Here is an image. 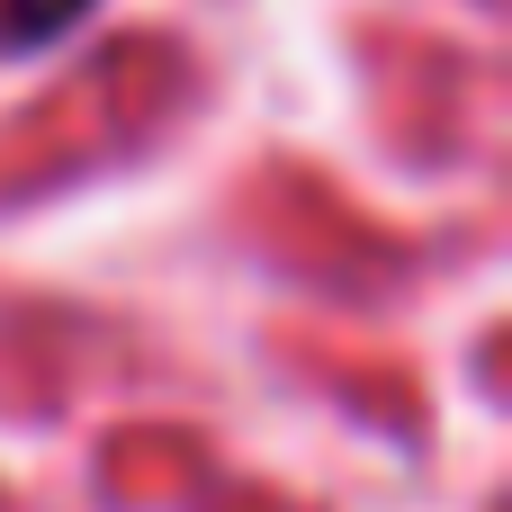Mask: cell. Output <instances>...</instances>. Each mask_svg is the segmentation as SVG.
Here are the masks:
<instances>
[{
  "mask_svg": "<svg viewBox=\"0 0 512 512\" xmlns=\"http://www.w3.org/2000/svg\"><path fill=\"white\" fill-rule=\"evenodd\" d=\"M108 0H0V54H54L63 36H81Z\"/></svg>",
  "mask_w": 512,
  "mask_h": 512,
  "instance_id": "obj_1",
  "label": "cell"
}]
</instances>
